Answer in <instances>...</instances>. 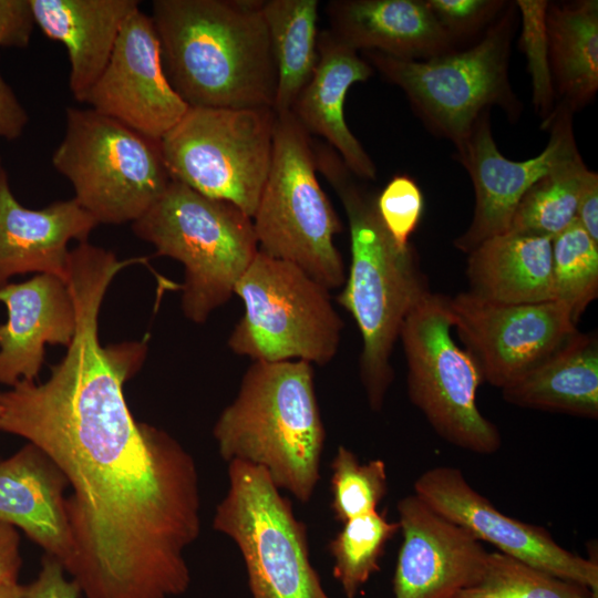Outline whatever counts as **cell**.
<instances>
[{"instance_id":"52a82bcc","label":"cell","mask_w":598,"mask_h":598,"mask_svg":"<svg viewBox=\"0 0 598 598\" xmlns=\"http://www.w3.org/2000/svg\"><path fill=\"white\" fill-rule=\"evenodd\" d=\"M515 25L513 3L467 50L420 61L378 51H363V55L373 70L404 92L414 112L433 133L456 147L491 106H499L511 120H517L522 112L508 79Z\"/></svg>"},{"instance_id":"d4e9b609","label":"cell","mask_w":598,"mask_h":598,"mask_svg":"<svg viewBox=\"0 0 598 598\" xmlns=\"http://www.w3.org/2000/svg\"><path fill=\"white\" fill-rule=\"evenodd\" d=\"M551 240L506 231L467 255L468 292L498 303L555 300Z\"/></svg>"},{"instance_id":"5b68a950","label":"cell","mask_w":598,"mask_h":598,"mask_svg":"<svg viewBox=\"0 0 598 598\" xmlns=\"http://www.w3.org/2000/svg\"><path fill=\"white\" fill-rule=\"evenodd\" d=\"M132 228L157 255L184 266L182 310L199 324L235 295L258 252L251 217L174 179Z\"/></svg>"},{"instance_id":"4fadbf2b","label":"cell","mask_w":598,"mask_h":598,"mask_svg":"<svg viewBox=\"0 0 598 598\" xmlns=\"http://www.w3.org/2000/svg\"><path fill=\"white\" fill-rule=\"evenodd\" d=\"M448 310L483 382L501 390L577 331L570 311L557 300L498 303L464 291L448 297Z\"/></svg>"},{"instance_id":"8d00e7d4","label":"cell","mask_w":598,"mask_h":598,"mask_svg":"<svg viewBox=\"0 0 598 598\" xmlns=\"http://www.w3.org/2000/svg\"><path fill=\"white\" fill-rule=\"evenodd\" d=\"M81 594L79 585L65 576L63 566L44 555L37 578L23 586L22 598H79Z\"/></svg>"},{"instance_id":"ac0fdd59","label":"cell","mask_w":598,"mask_h":598,"mask_svg":"<svg viewBox=\"0 0 598 598\" xmlns=\"http://www.w3.org/2000/svg\"><path fill=\"white\" fill-rule=\"evenodd\" d=\"M0 302L8 309V321L0 324V383L12 388L35 380L47 343H71L76 313L68 282L49 274L7 283Z\"/></svg>"},{"instance_id":"f1b7e54d","label":"cell","mask_w":598,"mask_h":598,"mask_svg":"<svg viewBox=\"0 0 598 598\" xmlns=\"http://www.w3.org/2000/svg\"><path fill=\"white\" fill-rule=\"evenodd\" d=\"M400 530L398 522L386 519L378 511L343 523L329 542L333 559V577L347 598H354L370 577L380 570V559L386 543Z\"/></svg>"},{"instance_id":"9a60e30c","label":"cell","mask_w":598,"mask_h":598,"mask_svg":"<svg viewBox=\"0 0 598 598\" xmlns=\"http://www.w3.org/2000/svg\"><path fill=\"white\" fill-rule=\"evenodd\" d=\"M414 494L431 508L468 530L480 542L556 577L598 594V565L558 545L540 526L499 512L452 466L426 470L414 482Z\"/></svg>"},{"instance_id":"836d02e7","label":"cell","mask_w":598,"mask_h":598,"mask_svg":"<svg viewBox=\"0 0 598 598\" xmlns=\"http://www.w3.org/2000/svg\"><path fill=\"white\" fill-rule=\"evenodd\" d=\"M377 208L395 244L408 247L424 209L423 195L416 182L409 175H395L377 197Z\"/></svg>"},{"instance_id":"60d3db41","label":"cell","mask_w":598,"mask_h":598,"mask_svg":"<svg viewBox=\"0 0 598 598\" xmlns=\"http://www.w3.org/2000/svg\"><path fill=\"white\" fill-rule=\"evenodd\" d=\"M23 586L19 582L0 585V598H22Z\"/></svg>"},{"instance_id":"44dd1931","label":"cell","mask_w":598,"mask_h":598,"mask_svg":"<svg viewBox=\"0 0 598 598\" xmlns=\"http://www.w3.org/2000/svg\"><path fill=\"white\" fill-rule=\"evenodd\" d=\"M68 486L62 471L32 443L0 461V523L21 529L63 567L72 554Z\"/></svg>"},{"instance_id":"603a6c76","label":"cell","mask_w":598,"mask_h":598,"mask_svg":"<svg viewBox=\"0 0 598 598\" xmlns=\"http://www.w3.org/2000/svg\"><path fill=\"white\" fill-rule=\"evenodd\" d=\"M35 24L64 44L70 61L69 86L75 100L105 69L125 20L140 9L136 0H30Z\"/></svg>"},{"instance_id":"7402d4cb","label":"cell","mask_w":598,"mask_h":598,"mask_svg":"<svg viewBox=\"0 0 598 598\" xmlns=\"http://www.w3.org/2000/svg\"><path fill=\"white\" fill-rule=\"evenodd\" d=\"M330 30L354 50L403 60H427L454 51L425 0H331Z\"/></svg>"},{"instance_id":"6da1fadb","label":"cell","mask_w":598,"mask_h":598,"mask_svg":"<svg viewBox=\"0 0 598 598\" xmlns=\"http://www.w3.org/2000/svg\"><path fill=\"white\" fill-rule=\"evenodd\" d=\"M105 292L94 279L71 286L66 354L47 381L0 393V431L41 448L72 488L63 568L86 598H173L190 585L185 550L200 533L197 466L172 435L133 417L123 385L147 347L101 344Z\"/></svg>"},{"instance_id":"4316f807","label":"cell","mask_w":598,"mask_h":598,"mask_svg":"<svg viewBox=\"0 0 598 598\" xmlns=\"http://www.w3.org/2000/svg\"><path fill=\"white\" fill-rule=\"evenodd\" d=\"M318 0H266L262 14L274 56L277 85L272 111H291L319 59Z\"/></svg>"},{"instance_id":"83f0119b","label":"cell","mask_w":598,"mask_h":598,"mask_svg":"<svg viewBox=\"0 0 598 598\" xmlns=\"http://www.w3.org/2000/svg\"><path fill=\"white\" fill-rule=\"evenodd\" d=\"M588 173L579 155L542 177L519 200L507 231L550 239L563 233L576 220Z\"/></svg>"},{"instance_id":"484cf974","label":"cell","mask_w":598,"mask_h":598,"mask_svg":"<svg viewBox=\"0 0 598 598\" xmlns=\"http://www.w3.org/2000/svg\"><path fill=\"white\" fill-rule=\"evenodd\" d=\"M546 28L555 97L576 112L598 90V1L549 3Z\"/></svg>"},{"instance_id":"9c48e42d","label":"cell","mask_w":598,"mask_h":598,"mask_svg":"<svg viewBox=\"0 0 598 598\" xmlns=\"http://www.w3.org/2000/svg\"><path fill=\"white\" fill-rule=\"evenodd\" d=\"M244 315L229 349L252 361L324 365L338 352L343 321L329 290L298 266L258 250L235 287Z\"/></svg>"},{"instance_id":"3957f363","label":"cell","mask_w":598,"mask_h":598,"mask_svg":"<svg viewBox=\"0 0 598 598\" xmlns=\"http://www.w3.org/2000/svg\"><path fill=\"white\" fill-rule=\"evenodd\" d=\"M151 19L166 76L189 107L272 109L262 0H155Z\"/></svg>"},{"instance_id":"277c9868","label":"cell","mask_w":598,"mask_h":598,"mask_svg":"<svg viewBox=\"0 0 598 598\" xmlns=\"http://www.w3.org/2000/svg\"><path fill=\"white\" fill-rule=\"evenodd\" d=\"M213 435L224 461L259 466L279 489L308 503L320 480L326 440L312 364L254 361Z\"/></svg>"},{"instance_id":"7a4b0ae2","label":"cell","mask_w":598,"mask_h":598,"mask_svg":"<svg viewBox=\"0 0 598 598\" xmlns=\"http://www.w3.org/2000/svg\"><path fill=\"white\" fill-rule=\"evenodd\" d=\"M313 153L317 171L336 190L347 215L351 261L337 301L359 329L360 380L369 406L379 412L394 379L391 355L402 324L431 290L415 249L411 244L398 246L384 227L377 197L328 144L313 142Z\"/></svg>"},{"instance_id":"7c38bea8","label":"cell","mask_w":598,"mask_h":598,"mask_svg":"<svg viewBox=\"0 0 598 598\" xmlns=\"http://www.w3.org/2000/svg\"><path fill=\"white\" fill-rule=\"evenodd\" d=\"M276 117L269 107H189L159 141L171 178L252 217L270 168Z\"/></svg>"},{"instance_id":"8992f818","label":"cell","mask_w":598,"mask_h":598,"mask_svg":"<svg viewBox=\"0 0 598 598\" xmlns=\"http://www.w3.org/2000/svg\"><path fill=\"white\" fill-rule=\"evenodd\" d=\"M313 141L289 111L276 117L268 176L251 217L258 250L301 268L329 291L346 269L338 214L317 178Z\"/></svg>"},{"instance_id":"ba28073f","label":"cell","mask_w":598,"mask_h":598,"mask_svg":"<svg viewBox=\"0 0 598 598\" xmlns=\"http://www.w3.org/2000/svg\"><path fill=\"white\" fill-rule=\"evenodd\" d=\"M52 165L99 224L134 223L172 181L159 141L93 109H66L64 135Z\"/></svg>"},{"instance_id":"7bdbcfd3","label":"cell","mask_w":598,"mask_h":598,"mask_svg":"<svg viewBox=\"0 0 598 598\" xmlns=\"http://www.w3.org/2000/svg\"><path fill=\"white\" fill-rule=\"evenodd\" d=\"M0 412H1V404H0Z\"/></svg>"},{"instance_id":"8fae6325","label":"cell","mask_w":598,"mask_h":598,"mask_svg":"<svg viewBox=\"0 0 598 598\" xmlns=\"http://www.w3.org/2000/svg\"><path fill=\"white\" fill-rule=\"evenodd\" d=\"M448 297L432 291L405 318L399 339L410 401L447 443L482 455L502 445L498 427L476 403L483 382L471 354L452 337Z\"/></svg>"},{"instance_id":"cb8c5ba5","label":"cell","mask_w":598,"mask_h":598,"mask_svg":"<svg viewBox=\"0 0 598 598\" xmlns=\"http://www.w3.org/2000/svg\"><path fill=\"white\" fill-rule=\"evenodd\" d=\"M515 406L598 417V340L578 330L501 390Z\"/></svg>"},{"instance_id":"f35d334b","label":"cell","mask_w":598,"mask_h":598,"mask_svg":"<svg viewBox=\"0 0 598 598\" xmlns=\"http://www.w3.org/2000/svg\"><path fill=\"white\" fill-rule=\"evenodd\" d=\"M21 565L19 533L0 523V585L17 584Z\"/></svg>"},{"instance_id":"d6986e66","label":"cell","mask_w":598,"mask_h":598,"mask_svg":"<svg viewBox=\"0 0 598 598\" xmlns=\"http://www.w3.org/2000/svg\"><path fill=\"white\" fill-rule=\"evenodd\" d=\"M99 225L75 198L41 209L22 206L0 172V288L13 276L39 272L69 278L71 240L86 241Z\"/></svg>"},{"instance_id":"ffe728a7","label":"cell","mask_w":598,"mask_h":598,"mask_svg":"<svg viewBox=\"0 0 598 598\" xmlns=\"http://www.w3.org/2000/svg\"><path fill=\"white\" fill-rule=\"evenodd\" d=\"M318 53L316 70L290 112L309 134L323 137L355 177L375 179L377 167L344 117L348 90L374 70L330 29L319 32Z\"/></svg>"},{"instance_id":"b9f144b4","label":"cell","mask_w":598,"mask_h":598,"mask_svg":"<svg viewBox=\"0 0 598 598\" xmlns=\"http://www.w3.org/2000/svg\"><path fill=\"white\" fill-rule=\"evenodd\" d=\"M3 169L2 167V164H1V157H0V172Z\"/></svg>"},{"instance_id":"1f68e13d","label":"cell","mask_w":598,"mask_h":598,"mask_svg":"<svg viewBox=\"0 0 598 598\" xmlns=\"http://www.w3.org/2000/svg\"><path fill=\"white\" fill-rule=\"evenodd\" d=\"M331 509L340 523L377 511L388 493L385 463L371 460L360 464L358 456L339 445L331 462Z\"/></svg>"},{"instance_id":"74e56055","label":"cell","mask_w":598,"mask_h":598,"mask_svg":"<svg viewBox=\"0 0 598 598\" xmlns=\"http://www.w3.org/2000/svg\"><path fill=\"white\" fill-rule=\"evenodd\" d=\"M28 122L25 109L0 72V138L8 141L19 138Z\"/></svg>"},{"instance_id":"d590c367","label":"cell","mask_w":598,"mask_h":598,"mask_svg":"<svg viewBox=\"0 0 598 598\" xmlns=\"http://www.w3.org/2000/svg\"><path fill=\"white\" fill-rule=\"evenodd\" d=\"M34 25L30 0H0V48H27Z\"/></svg>"},{"instance_id":"ab89813d","label":"cell","mask_w":598,"mask_h":598,"mask_svg":"<svg viewBox=\"0 0 598 598\" xmlns=\"http://www.w3.org/2000/svg\"><path fill=\"white\" fill-rule=\"evenodd\" d=\"M576 220L598 243V174L589 171L579 194Z\"/></svg>"},{"instance_id":"e575fe53","label":"cell","mask_w":598,"mask_h":598,"mask_svg":"<svg viewBox=\"0 0 598 598\" xmlns=\"http://www.w3.org/2000/svg\"><path fill=\"white\" fill-rule=\"evenodd\" d=\"M440 25L456 42L491 24L505 9L502 0H425Z\"/></svg>"},{"instance_id":"5bb4252c","label":"cell","mask_w":598,"mask_h":598,"mask_svg":"<svg viewBox=\"0 0 598 598\" xmlns=\"http://www.w3.org/2000/svg\"><path fill=\"white\" fill-rule=\"evenodd\" d=\"M574 112L557 104L543 123L549 140L544 151L525 161L506 158L491 130L489 112L480 115L468 136L456 146V155L473 182L475 206L467 229L454 246L468 254L484 240L508 230L524 194L556 167L579 156L573 132Z\"/></svg>"},{"instance_id":"2e32d148","label":"cell","mask_w":598,"mask_h":598,"mask_svg":"<svg viewBox=\"0 0 598 598\" xmlns=\"http://www.w3.org/2000/svg\"><path fill=\"white\" fill-rule=\"evenodd\" d=\"M83 102L140 134L161 141L189 106L171 85L151 16L123 23L110 60Z\"/></svg>"},{"instance_id":"d6a6232c","label":"cell","mask_w":598,"mask_h":598,"mask_svg":"<svg viewBox=\"0 0 598 598\" xmlns=\"http://www.w3.org/2000/svg\"><path fill=\"white\" fill-rule=\"evenodd\" d=\"M515 3L522 17L519 45L525 53L532 79L533 103L543 123L555 109L549 48L546 28L548 1L518 0Z\"/></svg>"},{"instance_id":"e0dca14e","label":"cell","mask_w":598,"mask_h":598,"mask_svg":"<svg viewBox=\"0 0 598 598\" xmlns=\"http://www.w3.org/2000/svg\"><path fill=\"white\" fill-rule=\"evenodd\" d=\"M396 509L402 544L394 598H454L480 579L488 555L482 542L416 494L401 498Z\"/></svg>"},{"instance_id":"4dcf8cb0","label":"cell","mask_w":598,"mask_h":598,"mask_svg":"<svg viewBox=\"0 0 598 598\" xmlns=\"http://www.w3.org/2000/svg\"><path fill=\"white\" fill-rule=\"evenodd\" d=\"M554 298L577 324L598 297V243L575 220L551 240Z\"/></svg>"},{"instance_id":"30bf717a","label":"cell","mask_w":598,"mask_h":598,"mask_svg":"<svg viewBox=\"0 0 598 598\" xmlns=\"http://www.w3.org/2000/svg\"><path fill=\"white\" fill-rule=\"evenodd\" d=\"M213 527L237 545L252 598H330L311 564L306 525L264 468L228 463Z\"/></svg>"},{"instance_id":"f546056e","label":"cell","mask_w":598,"mask_h":598,"mask_svg":"<svg viewBox=\"0 0 598 598\" xmlns=\"http://www.w3.org/2000/svg\"><path fill=\"white\" fill-rule=\"evenodd\" d=\"M454 598H598V594L499 551H488L480 579Z\"/></svg>"}]
</instances>
